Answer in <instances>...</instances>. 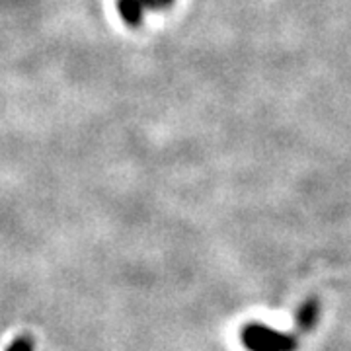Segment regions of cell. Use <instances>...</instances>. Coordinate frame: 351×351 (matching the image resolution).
<instances>
[{
    "instance_id": "obj_1",
    "label": "cell",
    "mask_w": 351,
    "mask_h": 351,
    "mask_svg": "<svg viewBox=\"0 0 351 351\" xmlns=\"http://www.w3.org/2000/svg\"><path fill=\"white\" fill-rule=\"evenodd\" d=\"M242 343L248 351H297L301 334H281L263 324H248L242 330Z\"/></svg>"
},
{
    "instance_id": "obj_6",
    "label": "cell",
    "mask_w": 351,
    "mask_h": 351,
    "mask_svg": "<svg viewBox=\"0 0 351 351\" xmlns=\"http://www.w3.org/2000/svg\"><path fill=\"white\" fill-rule=\"evenodd\" d=\"M170 2H174V0H162V4H170Z\"/></svg>"
},
{
    "instance_id": "obj_2",
    "label": "cell",
    "mask_w": 351,
    "mask_h": 351,
    "mask_svg": "<svg viewBox=\"0 0 351 351\" xmlns=\"http://www.w3.org/2000/svg\"><path fill=\"white\" fill-rule=\"evenodd\" d=\"M318 316H320V304L316 299H308L297 313V332L301 336L313 332L318 324Z\"/></svg>"
},
{
    "instance_id": "obj_3",
    "label": "cell",
    "mask_w": 351,
    "mask_h": 351,
    "mask_svg": "<svg viewBox=\"0 0 351 351\" xmlns=\"http://www.w3.org/2000/svg\"><path fill=\"white\" fill-rule=\"evenodd\" d=\"M117 6H119V14H121V18L125 20L127 24H131V25L141 24L145 6H143L138 0H119V2H117Z\"/></svg>"
},
{
    "instance_id": "obj_4",
    "label": "cell",
    "mask_w": 351,
    "mask_h": 351,
    "mask_svg": "<svg viewBox=\"0 0 351 351\" xmlns=\"http://www.w3.org/2000/svg\"><path fill=\"white\" fill-rule=\"evenodd\" d=\"M6 351H34V343H32V339L20 338V339H16V341H14L12 346H10Z\"/></svg>"
},
{
    "instance_id": "obj_5",
    "label": "cell",
    "mask_w": 351,
    "mask_h": 351,
    "mask_svg": "<svg viewBox=\"0 0 351 351\" xmlns=\"http://www.w3.org/2000/svg\"><path fill=\"white\" fill-rule=\"evenodd\" d=\"M145 8H149V10H160L164 4L162 0H138Z\"/></svg>"
}]
</instances>
